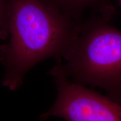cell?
Returning <instances> with one entry per match:
<instances>
[{
  "label": "cell",
  "instance_id": "obj_1",
  "mask_svg": "<svg viewBox=\"0 0 121 121\" xmlns=\"http://www.w3.org/2000/svg\"><path fill=\"white\" fill-rule=\"evenodd\" d=\"M81 22L47 0H7L6 25L11 38L0 48L6 70L4 85L16 89L29 69L45 58L65 60Z\"/></svg>",
  "mask_w": 121,
  "mask_h": 121
},
{
  "label": "cell",
  "instance_id": "obj_2",
  "mask_svg": "<svg viewBox=\"0 0 121 121\" xmlns=\"http://www.w3.org/2000/svg\"><path fill=\"white\" fill-rule=\"evenodd\" d=\"M103 17L81 22L65 62L49 73L71 78L75 84L102 87L121 103V31Z\"/></svg>",
  "mask_w": 121,
  "mask_h": 121
},
{
  "label": "cell",
  "instance_id": "obj_3",
  "mask_svg": "<svg viewBox=\"0 0 121 121\" xmlns=\"http://www.w3.org/2000/svg\"><path fill=\"white\" fill-rule=\"evenodd\" d=\"M57 96L51 109L40 117L51 116L66 121H121V103L75 84L55 76Z\"/></svg>",
  "mask_w": 121,
  "mask_h": 121
},
{
  "label": "cell",
  "instance_id": "obj_4",
  "mask_svg": "<svg viewBox=\"0 0 121 121\" xmlns=\"http://www.w3.org/2000/svg\"><path fill=\"white\" fill-rule=\"evenodd\" d=\"M54 6L67 13L71 17L81 20L79 16L86 9H98L102 12L103 17L108 20L113 14L109 0H47Z\"/></svg>",
  "mask_w": 121,
  "mask_h": 121
},
{
  "label": "cell",
  "instance_id": "obj_5",
  "mask_svg": "<svg viewBox=\"0 0 121 121\" xmlns=\"http://www.w3.org/2000/svg\"><path fill=\"white\" fill-rule=\"evenodd\" d=\"M7 0H0V28L6 26Z\"/></svg>",
  "mask_w": 121,
  "mask_h": 121
},
{
  "label": "cell",
  "instance_id": "obj_6",
  "mask_svg": "<svg viewBox=\"0 0 121 121\" xmlns=\"http://www.w3.org/2000/svg\"><path fill=\"white\" fill-rule=\"evenodd\" d=\"M118 1L119 4H120V5L121 6V0H118Z\"/></svg>",
  "mask_w": 121,
  "mask_h": 121
}]
</instances>
